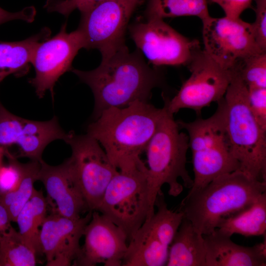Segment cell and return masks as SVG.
<instances>
[{
	"mask_svg": "<svg viewBox=\"0 0 266 266\" xmlns=\"http://www.w3.org/2000/svg\"><path fill=\"white\" fill-rule=\"evenodd\" d=\"M143 0H102L81 13L77 29L84 48L100 51L105 59L126 47L130 19Z\"/></svg>",
	"mask_w": 266,
	"mask_h": 266,
	"instance_id": "8",
	"label": "cell"
},
{
	"mask_svg": "<svg viewBox=\"0 0 266 266\" xmlns=\"http://www.w3.org/2000/svg\"><path fill=\"white\" fill-rule=\"evenodd\" d=\"M203 235L183 216L168 249L167 266H205Z\"/></svg>",
	"mask_w": 266,
	"mask_h": 266,
	"instance_id": "20",
	"label": "cell"
},
{
	"mask_svg": "<svg viewBox=\"0 0 266 266\" xmlns=\"http://www.w3.org/2000/svg\"><path fill=\"white\" fill-rule=\"evenodd\" d=\"M149 101L136 100L124 107L103 110L90 124L87 134L101 145L112 165L120 171L143 162L141 154L154 134L166 111Z\"/></svg>",
	"mask_w": 266,
	"mask_h": 266,
	"instance_id": "2",
	"label": "cell"
},
{
	"mask_svg": "<svg viewBox=\"0 0 266 266\" xmlns=\"http://www.w3.org/2000/svg\"><path fill=\"white\" fill-rule=\"evenodd\" d=\"M250 110L260 127L266 131V88L247 87Z\"/></svg>",
	"mask_w": 266,
	"mask_h": 266,
	"instance_id": "29",
	"label": "cell"
},
{
	"mask_svg": "<svg viewBox=\"0 0 266 266\" xmlns=\"http://www.w3.org/2000/svg\"><path fill=\"white\" fill-rule=\"evenodd\" d=\"M102 0H47L45 8L50 12H57L67 17L74 10L81 13Z\"/></svg>",
	"mask_w": 266,
	"mask_h": 266,
	"instance_id": "30",
	"label": "cell"
},
{
	"mask_svg": "<svg viewBox=\"0 0 266 266\" xmlns=\"http://www.w3.org/2000/svg\"><path fill=\"white\" fill-rule=\"evenodd\" d=\"M47 203L42 190H34L31 199L19 213L16 222L19 233L36 253L41 254L40 228L46 217Z\"/></svg>",
	"mask_w": 266,
	"mask_h": 266,
	"instance_id": "23",
	"label": "cell"
},
{
	"mask_svg": "<svg viewBox=\"0 0 266 266\" xmlns=\"http://www.w3.org/2000/svg\"><path fill=\"white\" fill-rule=\"evenodd\" d=\"M188 133L194 178L190 191L199 190L215 178L239 170L219 111L191 122L177 121Z\"/></svg>",
	"mask_w": 266,
	"mask_h": 266,
	"instance_id": "6",
	"label": "cell"
},
{
	"mask_svg": "<svg viewBox=\"0 0 266 266\" xmlns=\"http://www.w3.org/2000/svg\"><path fill=\"white\" fill-rule=\"evenodd\" d=\"M66 25H62L60 32L36 46L31 61L35 71L29 83L35 88L39 98L49 90L54 97V87L61 75L71 70L72 61L79 50L84 48L82 37L76 29L68 33Z\"/></svg>",
	"mask_w": 266,
	"mask_h": 266,
	"instance_id": "14",
	"label": "cell"
},
{
	"mask_svg": "<svg viewBox=\"0 0 266 266\" xmlns=\"http://www.w3.org/2000/svg\"><path fill=\"white\" fill-rule=\"evenodd\" d=\"M128 29L138 49L155 66H187L200 49L198 40L183 36L160 18L145 15Z\"/></svg>",
	"mask_w": 266,
	"mask_h": 266,
	"instance_id": "12",
	"label": "cell"
},
{
	"mask_svg": "<svg viewBox=\"0 0 266 266\" xmlns=\"http://www.w3.org/2000/svg\"><path fill=\"white\" fill-rule=\"evenodd\" d=\"M11 220L8 211L3 203L0 195V239L11 227Z\"/></svg>",
	"mask_w": 266,
	"mask_h": 266,
	"instance_id": "34",
	"label": "cell"
},
{
	"mask_svg": "<svg viewBox=\"0 0 266 266\" xmlns=\"http://www.w3.org/2000/svg\"><path fill=\"white\" fill-rule=\"evenodd\" d=\"M83 236L84 244L73 266H122L128 249V239L124 231L111 220L93 210Z\"/></svg>",
	"mask_w": 266,
	"mask_h": 266,
	"instance_id": "16",
	"label": "cell"
},
{
	"mask_svg": "<svg viewBox=\"0 0 266 266\" xmlns=\"http://www.w3.org/2000/svg\"><path fill=\"white\" fill-rule=\"evenodd\" d=\"M187 66L190 77L172 99H165L167 111L173 115L183 108L200 115L203 108L223 98L233 78L232 70L223 68L201 49Z\"/></svg>",
	"mask_w": 266,
	"mask_h": 266,
	"instance_id": "10",
	"label": "cell"
},
{
	"mask_svg": "<svg viewBox=\"0 0 266 266\" xmlns=\"http://www.w3.org/2000/svg\"><path fill=\"white\" fill-rule=\"evenodd\" d=\"M97 211L121 229L129 243L149 215L147 167L143 162L112 178Z\"/></svg>",
	"mask_w": 266,
	"mask_h": 266,
	"instance_id": "7",
	"label": "cell"
},
{
	"mask_svg": "<svg viewBox=\"0 0 266 266\" xmlns=\"http://www.w3.org/2000/svg\"><path fill=\"white\" fill-rule=\"evenodd\" d=\"M5 149L0 146V166H1V160L3 155H5Z\"/></svg>",
	"mask_w": 266,
	"mask_h": 266,
	"instance_id": "35",
	"label": "cell"
},
{
	"mask_svg": "<svg viewBox=\"0 0 266 266\" xmlns=\"http://www.w3.org/2000/svg\"><path fill=\"white\" fill-rule=\"evenodd\" d=\"M39 162L36 181L44 186L52 213L76 219L90 210L67 160L58 166L49 165L43 160Z\"/></svg>",
	"mask_w": 266,
	"mask_h": 266,
	"instance_id": "18",
	"label": "cell"
},
{
	"mask_svg": "<svg viewBox=\"0 0 266 266\" xmlns=\"http://www.w3.org/2000/svg\"><path fill=\"white\" fill-rule=\"evenodd\" d=\"M202 22L204 50L224 69L232 70L246 58L266 52L258 46L252 23L240 18L210 16Z\"/></svg>",
	"mask_w": 266,
	"mask_h": 266,
	"instance_id": "13",
	"label": "cell"
},
{
	"mask_svg": "<svg viewBox=\"0 0 266 266\" xmlns=\"http://www.w3.org/2000/svg\"><path fill=\"white\" fill-rule=\"evenodd\" d=\"M217 229L232 236L239 234L246 237L266 234V192L249 207L224 220Z\"/></svg>",
	"mask_w": 266,
	"mask_h": 266,
	"instance_id": "22",
	"label": "cell"
},
{
	"mask_svg": "<svg viewBox=\"0 0 266 266\" xmlns=\"http://www.w3.org/2000/svg\"><path fill=\"white\" fill-rule=\"evenodd\" d=\"M212 3L219 5L224 11L225 16L238 18L242 13L251 7L252 0H210Z\"/></svg>",
	"mask_w": 266,
	"mask_h": 266,
	"instance_id": "32",
	"label": "cell"
},
{
	"mask_svg": "<svg viewBox=\"0 0 266 266\" xmlns=\"http://www.w3.org/2000/svg\"><path fill=\"white\" fill-rule=\"evenodd\" d=\"M92 210L84 217L73 219L51 213L46 216L39 233L42 254L47 266H70L77 257L80 239L90 222Z\"/></svg>",
	"mask_w": 266,
	"mask_h": 266,
	"instance_id": "17",
	"label": "cell"
},
{
	"mask_svg": "<svg viewBox=\"0 0 266 266\" xmlns=\"http://www.w3.org/2000/svg\"><path fill=\"white\" fill-rule=\"evenodd\" d=\"M155 206L157 212L146 219L129 242L122 266H166L183 213L169 209L163 197L157 199Z\"/></svg>",
	"mask_w": 266,
	"mask_h": 266,
	"instance_id": "9",
	"label": "cell"
},
{
	"mask_svg": "<svg viewBox=\"0 0 266 266\" xmlns=\"http://www.w3.org/2000/svg\"><path fill=\"white\" fill-rule=\"evenodd\" d=\"M265 192L266 181L237 170L218 176L199 190L189 191L178 210L197 232L209 234L224 220L246 209Z\"/></svg>",
	"mask_w": 266,
	"mask_h": 266,
	"instance_id": "3",
	"label": "cell"
},
{
	"mask_svg": "<svg viewBox=\"0 0 266 266\" xmlns=\"http://www.w3.org/2000/svg\"><path fill=\"white\" fill-rule=\"evenodd\" d=\"M5 156L8 164L0 166V193H6L15 190L19 185L23 174V164L17 157L5 149Z\"/></svg>",
	"mask_w": 266,
	"mask_h": 266,
	"instance_id": "28",
	"label": "cell"
},
{
	"mask_svg": "<svg viewBox=\"0 0 266 266\" xmlns=\"http://www.w3.org/2000/svg\"><path fill=\"white\" fill-rule=\"evenodd\" d=\"M255 20L252 23L256 43L263 51H266V0H254Z\"/></svg>",
	"mask_w": 266,
	"mask_h": 266,
	"instance_id": "31",
	"label": "cell"
},
{
	"mask_svg": "<svg viewBox=\"0 0 266 266\" xmlns=\"http://www.w3.org/2000/svg\"><path fill=\"white\" fill-rule=\"evenodd\" d=\"M72 153L66 159L90 210H97L106 188L119 172L99 142L88 134L69 133Z\"/></svg>",
	"mask_w": 266,
	"mask_h": 266,
	"instance_id": "11",
	"label": "cell"
},
{
	"mask_svg": "<svg viewBox=\"0 0 266 266\" xmlns=\"http://www.w3.org/2000/svg\"><path fill=\"white\" fill-rule=\"evenodd\" d=\"M217 103L239 170L254 179L266 181V131L250 110L247 87L236 71H233L224 96Z\"/></svg>",
	"mask_w": 266,
	"mask_h": 266,
	"instance_id": "4",
	"label": "cell"
},
{
	"mask_svg": "<svg viewBox=\"0 0 266 266\" xmlns=\"http://www.w3.org/2000/svg\"><path fill=\"white\" fill-rule=\"evenodd\" d=\"M36 15V10L33 6H28L16 12H8L0 7V25L14 20H22L27 22H32Z\"/></svg>",
	"mask_w": 266,
	"mask_h": 266,
	"instance_id": "33",
	"label": "cell"
},
{
	"mask_svg": "<svg viewBox=\"0 0 266 266\" xmlns=\"http://www.w3.org/2000/svg\"><path fill=\"white\" fill-rule=\"evenodd\" d=\"M71 71L93 92L94 120L108 108L126 107L136 100L149 101L152 90L162 81L161 73L146 63L138 49L130 52L127 46L101 59L94 69Z\"/></svg>",
	"mask_w": 266,
	"mask_h": 266,
	"instance_id": "1",
	"label": "cell"
},
{
	"mask_svg": "<svg viewBox=\"0 0 266 266\" xmlns=\"http://www.w3.org/2000/svg\"><path fill=\"white\" fill-rule=\"evenodd\" d=\"M23 164V174L17 187L12 191L0 193L1 200L7 209L12 222H16L17 217L32 196L35 190L33 184L40 167V162L32 161Z\"/></svg>",
	"mask_w": 266,
	"mask_h": 266,
	"instance_id": "26",
	"label": "cell"
},
{
	"mask_svg": "<svg viewBox=\"0 0 266 266\" xmlns=\"http://www.w3.org/2000/svg\"><path fill=\"white\" fill-rule=\"evenodd\" d=\"M166 111L149 141L145 151L147 163V178L149 192V215L155 212V202L164 184L168 185V193L172 197L179 196L183 186L191 189L192 179L186 168L187 153L189 148L188 134L180 131L173 115Z\"/></svg>",
	"mask_w": 266,
	"mask_h": 266,
	"instance_id": "5",
	"label": "cell"
},
{
	"mask_svg": "<svg viewBox=\"0 0 266 266\" xmlns=\"http://www.w3.org/2000/svg\"><path fill=\"white\" fill-rule=\"evenodd\" d=\"M205 247V266H265L266 237L252 247L238 245L231 236L216 229L203 235Z\"/></svg>",
	"mask_w": 266,
	"mask_h": 266,
	"instance_id": "19",
	"label": "cell"
},
{
	"mask_svg": "<svg viewBox=\"0 0 266 266\" xmlns=\"http://www.w3.org/2000/svg\"><path fill=\"white\" fill-rule=\"evenodd\" d=\"M68 133L61 128L56 116L46 121L28 120L12 114L0 102V146L7 149L16 145L17 158L40 162L50 143L57 139L66 142Z\"/></svg>",
	"mask_w": 266,
	"mask_h": 266,
	"instance_id": "15",
	"label": "cell"
},
{
	"mask_svg": "<svg viewBox=\"0 0 266 266\" xmlns=\"http://www.w3.org/2000/svg\"><path fill=\"white\" fill-rule=\"evenodd\" d=\"M36 254L12 226L0 239V266H34Z\"/></svg>",
	"mask_w": 266,
	"mask_h": 266,
	"instance_id": "24",
	"label": "cell"
},
{
	"mask_svg": "<svg viewBox=\"0 0 266 266\" xmlns=\"http://www.w3.org/2000/svg\"><path fill=\"white\" fill-rule=\"evenodd\" d=\"M50 34V30L44 28L38 33L22 41H0V83L10 74L17 77L26 74L36 46L49 38Z\"/></svg>",
	"mask_w": 266,
	"mask_h": 266,
	"instance_id": "21",
	"label": "cell"
},
{
	"mask_svg": "<svg viewBox=\"0 0 266 266\" xmlns=\"http://www.w3.org/2000/svg\"><path fill=\"white\" fill-rule=\"evenodd\" d=\"M233 70L239 73L247 87L266 88V52L246 58Z\"/></svg>",
	"mask_w": 266,
	"mask_h": 266,
	"instance_id": "27",
	"label": "cell"
},
{
	"mask_svg": "<svg viewBox=\"0 0 266 266\" xmlns=\"http://www.w3.org/2000/svg\"><path fill=\"white\" fill-rule=\"evenodd\" d=\"M145 15L163 19L195 16L201 21L210 16L207 0H149Z\"/></svg>",
	"mask_w": 266,
	"mask_h": 266,
	"instance_id": "25",
	"label": "cell"
}]
</instances>
